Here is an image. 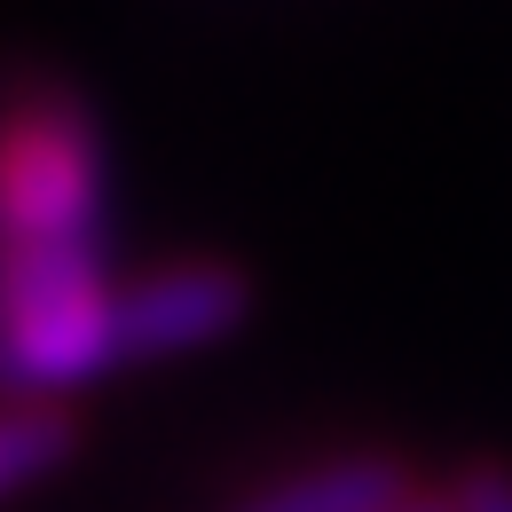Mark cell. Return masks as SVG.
Returning a JSON list of instances; mask_svg holds the SVG:
<instances>
[{
  "label": "cell",
  "mask_w": 512,
  "mask_h": 512,
  "mask_svg": "<svg viewBox=\"0 0 512 512\" xmlns=\"http://www.w3.org/2000/svg\"><path fill=\"white\" fill-rule=\"evenodd\" d=\"M449 505L457 512H512V473L505 465H473V473L449 489Z\"/></svg>",
  "instance_id": "cell-5"
},
{
  "label": "cell",
  "mask_w": 512,
  "mask_h": 512,
  "mask_svg": "<svg viewBox=\"0 0 512 512\" xmlns=\"http://www.w3.org/2000/svg\"><path fill=\"white\" fill-rule=\"evenodd\" d=\"M386 512H457L449 497H402V505H386Z\"/></svg>",
  "instance_id": "cell-6"
},
{
  "label": "cell",
  "mask_w": 512,
  "mask_h": 512,
  "mask_svg": "<svg viewBox=\"0 0 512 512\" xmlns=\"http://www.w3.org/2000/svg\"><path fill=\"white\" fill-rule=\"evenodd\" d=\"M103 292V166L71 103L0 127V394L48 402L119 363Z\"/></svg>",
  "instance_id": "cell-1"
},
{
  "label": "cell",
  "mask_w": 512,
  "mask_h": 512,
  "mask_svg": "<svg viewBox=\"0 0 512 512\" xmlns=\"http://www.w3.org/2000/svg\"><path fill=\"white\" fill-rule=\"evenodd\" d=\"M402 497H410V481L394 457H331V465H308V473L245 497L237 512H386Z\"/></svg>",
  "instance_id": "cell-3"
},
{
  "label": "cell",
  "mask_w": 512,
  "mask_h": 512,
  "mask_svg": "<svg viewBox=\"0 0 512 512\" xmlns=\"http://www.w3.org/2000/svg\"><path fill=\"white\" fill-rule=\"evenodd\" d=\"M64 449H71V426L56 410H0V497L40 481Z\"/></svg>",
  "instance_id": "cell-4"
},
{
  "label": "cell",
  "mask_w": 512,
  "mask_h": 512,
  "mask_svg": "<svg viewBox=\"0 0 512 512\" xmlns=\"http://www.w3.org/2000/svg\"><path fill=\"white\" fill-rule=\"evenodd\" d=\"M253 308L245 276L237 268H166V276H142L111 300V339H119V363H158V355H190L229 339Z\"/></svg>",
  "instance_id": "cell-2"
}]
</instances>
